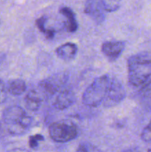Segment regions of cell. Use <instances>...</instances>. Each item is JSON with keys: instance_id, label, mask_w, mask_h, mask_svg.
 Here are the masks:
<instances>
[{"instance_id": "17", "label": "cell", "mask_w": 151, "mask_h": 152, "mask_svg": "<svg viewBox=\"0 0 151 152\" xmlns=\"http://www.w3.org/2000/svg\"><path fill=\"white\" fill-rule=\"evenodd\" d=\"M7 86L2 80H0V104L5 102L7 97Z\"/></svg>"}, {"instance_id": "18", "label": "cell", "mask_w": 151, "mask_h": 152, "mask_svg": "<svg viewBox=\"0 0 151 152\" xmlns=\"http://www.w3.org/2000/svg\"><path fill=\"white\" fill-rule=\"evenodd\" d=\"M141 138L144 142H150L151 141V126L149 124L143 129L141 134Z\"/></svg>"}, {"instance_id": "8", "label": "cell", "mask_w": 151, "mask_h": 152, "mask_svg": "<svg viewBox=\"0 0 151 152\" xmlns=\"http://www.w3.org/2000/svg\"><path fill=\"white\" fill-rule=\"evenodd\" d=\"M125 48V42L123 41H106L102 45L103 54L111 62L116 60Z\"/></svg>"}, {"instance_id": "20", "label": "cell", "mask_w": 151, "mask_h": 152, "mask_svg": "<svg viewBox=\"0 0 151 152\" xmlns=\"http://www.w3.org/2000/svg\"><path fill=\"white\" fill-rule=\"evenodd\" d=\"M8 152H29L27 149L23 148H16L10 150Z\"/></svg>"}, {"instance_id": "13", "label": "cell", "mask_w": 151, "mask_h": 152, "mask_svg": "<svg viewBox=\"0 0 151 152\" xmlns=\"http://www.w3.org/2000/svg\"><path fill=\"white\" fill-rule=\"evenodd\" d=\"M6 86H7V92L13 96L22 95L27 90L26 83L21 79H14L10 80Z\"/></svg>"}, {"instance_id": "1", "label": "cell", "mask_w": 151, "mask_h": 152, "mask_svg": "<svg viewBox=\"0 0 151 152\" xmlns=\"http://www.w3.org/2000/svg\"><path fill=\"white\" fill-rule=\"evenodd\" d=\"M128 82L134 87L147 83L151 77V53H139L127 59Z\"/></svg>"}, {"instance_id": "16", "label": "cell", "mask_w": 151, "mask_h": 152, "mask_svg": "<svg viewBox=\"0 0 151 152\" xmlns=\"http://www.w3.org/2000/svg\"><path fill=\"white\" fill-rule=\"evenodd\" d=\"M44 140V137L41 134L31 135L29 137V146L33 149H35L38 146V142L43 141Z\"/></svg>"}, {"instance_id": "11", "label": "cell", "mask_w": 151, "mask_h": 152, "mask_svg": "<svg viewBox=\"0 0 151 152\" xmlns=\"http://www.w3.org/2000/svg\"><path fill=\"white\" fill-rule=\"evenodd\" d=\"M78 52V48L75 43L66 42L61 45L56 49L57 56L63 60H71L74 59Z\"/></svg>"}, {"instance_id": "21", "label": "cell", "mask_w": 151, "mask_h": 152, "mask_svg": "<svg viewBox=\"0 0 151 152\" xmlns=\"http://www.w3.org/2000/svg\"><path fill=\"white\" fill-rule=\"evenodd\" d=\"M123 152H137V151L134 149H129V150H127V151H124Z\"/></svg>"}, {"instance_id": "4", "label": "cell", "mask_w": 151, "mask_h": 152, "mask_svg": "<svg viewBox=\"0 0 151 152\" xmlns=\"http://www.w3.org/2000/svg\"><path fill=\"white\" fill-rule=\"evenodd\" d=\"M49 135L56 142H67L76 139L78 135V127L69 120H60L49 126Z\"/></svg>"}, {"instance_id": "7", "label": "cell", "mask_w": 151, "mask_h": 152, "mask_svg": "<svg viewBox=\"0 0 151 152\" xmlns=\"http://www.w3.org/2000/svg\"><path fill=\"white\" fill-rule=\"evenodd\" d=\"M76 96L72 89L62 88L57 93L53 102V106L58 110H65L75 103Z\"/></svg>"}, {"instance_id": "9", "label": "cell", "mask_w": 151, "mask_h": 152, "mask_svg": "<svg viewBox=\"0 0 151 152\" xmlns=\"http://www.w3.org/2000/svg\"><path fill=\"white\" fill-rule=\"evenodd\" d=\"M84 10V13L93 18L97 23L100 24L105 20L106 12L104 10L102 1L90 0L86 1Z\"/></svg>"}, {"instance_id": "22", "label": "cell", "mask_w": 151, "mask_h": 152, "mask_svg": "<svg viewBox=\"0 0 151 152\" xmlns=\"http://www.w3.org/2000/svg\"><path fill=\"white\" fill-rule=\"evenodd\" d=\"M149 125H150V126H151V120H150V123H149Z\"/></svg>"}, {"instance_id": "15", "label": "cell", "mask_w": 151, "mask_h": 152, "mask_svg": "<svg viewBox=\"0 0 151 152\" xmlns=\"http://www.w3.org/2000/svg\"><path fill=\"white\" fill-rule=\"evenodd\" d=\"M102 5H103L104 10L106 13L113 12L118 10L120 7V2L117 1H106L103 0Z\"/></svg>"}, {"instance_id": "19", "label": "cell", "mask_w": 151, "mask_h": 152, "mask_svg": "<svg viewBox=\"0 0 151 152\" xmlns=\"http://www.w3.org/2000/svg\"><path fill=\"white\" fill-rule=\"evenodd\" d=\"M91 151V148L89 144L86 143V142H82L80 143L79 145L77 148L76 152H90Z\"/></svg>"}, {"instance_id": "12", "label": "cell", "mask_w": 151, "mask_h": 152, "mask_svg": "<svg viewBox=\"0 0 151 152\" xmlns=\"http://www.w3.org/2000/svg\"><path fill=\"white\" fill-rule=\"evenodd\" d=\"M59 12L65 17H66V22H65V28L68 32L74 33L78 29V23H77L76 19L74 12L72 9L67 6H63L60 8Z\"/></svg>"}, {"instance_id": "2", "label": "cell", "mask_w": 151, "mask_h": 152, "mask_svg": "<svg viewBox=\"0 0 151 152\" xmlns=\"http://www.w3.org/2000/svg\"><path fill=\"white\" fill-rule=\"evenodd\" d=\"M2 118L9 133L15 136L26 133L30 127L33 120L32 117L28 115L22 107L18 105L6 108L3 112Z\"/></svg>"}, {"instance_id": "5", "label": "cell", "mask_w": 151, "mask_h": 152, "mask_svg": "<svg viewBox=\"0 0 151 152\" xmlns=\"http://www.w3.org/2000/svg\"><path fill=\"white\" fill-rule=\"evenodd\" d=\"M125 90L121 82L115 77H110L106 96L102 103L105 108H112L119 104L125 97Z\"/></svg>"}, {"instance_id": "6", "label": "cell", "mask_w": 151, "mask_h": 152, "mask_svg": "<svg viewBox=\"0 0 151 152\" xmlns=\"http://www.w3.org/2000/svg\"><path fill=\"white\" fill-rule=\"evenodd\" d=\"M66 77L64 75H56L44 79L38 83V91L43 99H47L57 94L63 87Z\"/></svg>"}, {"instance_id": "23", "label": "cell", "mask_w": 151, "mask_h": 152, "mask_svg": "<svg viewBox=\"0 0 151 152\" xmlns=\"http://www.w3.org/2000/svg\"><path fill=\"white\" fill-rule=\"evenodd\" d=\"M1 123H0V129H1Z\"/></svg>"}, {"instance_id": "10", "label": "cell", "mask_w": 151, "mask_h": 152, "mask_svg": "<svg viewBox=\"0 0 151 152\" xmlns=\"http://www.w3.org/2000/svg\"><path fill=\"white\" fill-rule=\"evenodd\" d=\"M43 100L42 96L37 89H31L25 97V106L30 111H36L39 109Z\"/></svg>"}, {"instance_id": "14", "label": "cell", "mask_w": 151, "mask_h": 152, "mask_svg": "<svg viewBox=\"0 0 151 152\" xmlns=\"http://www.w3.org/2000/svg\"><path fill=\"white\" fill-rule=\"evenodd\" d=\"M47 20V18L45 16H42L41 17L38 18L36 20V25L37 28H38L42 34L45 35L48 39H52L54 37L55 34H56V31L53 29H50V28H47L46 27V22Z\"/></svg>"}, {"instance_id": "3", "label": "cell", "mask_w": 151, "mask_h": 152, "mask_svg": "<svg viewBox=\"0 0 151 152\" xmlns=\"http://www.w3.org/2000/svg\"><path fill=\"white\" fill-rule=\"evenodd\" d=\"M110 77L105 74L96 77L90 83L82 95V102L85 106L97 108L102 105L109 87Z\"/></svg>"}]
</instances>
